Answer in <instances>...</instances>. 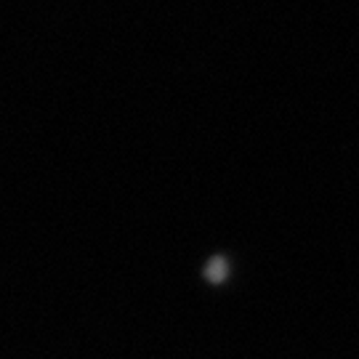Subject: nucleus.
<instances>
[{
    "instance_id": "f257e3e1",
    "label": "nucleus",
    "mask_w": 359,
    "mask_h": 359,
    "mask_svg": "<svg viewBox=\"0 0 359 359\" xmlns=\"http://www.w3.org/2000/svg\"><path fill=\"white\" fill-rule=\"evenodd\" d=\"M205 274L210 277V280H224L226 277V264H224V258H213L210 264H208V269H205Z\"/></svg>"
}]
</instances>
